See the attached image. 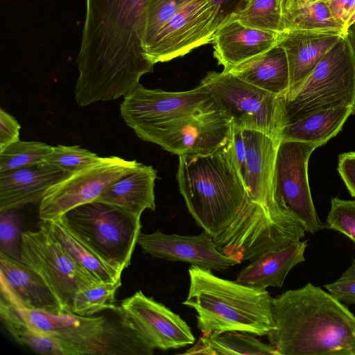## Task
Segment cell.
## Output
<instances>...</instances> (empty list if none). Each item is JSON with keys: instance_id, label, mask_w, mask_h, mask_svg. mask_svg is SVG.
I'll list each match as a JSON object with an SVG mask.
<instances>
[{"instance_id": "cell-40", "label": "cell", "mask_w": 355, "mask_h": 355, "mask_svg": "<svg viewBox=\"0 0 355 355\" xmlns=\"http://www.w3.org/2000/svg\"><path fill=\"white\" fill-rule=\"evenodd\" d=\"M331 17L342 25L346 32L348 23L355 12V0H323Z\"/></svg>"}, {"instance_id": "cell-42", "label": "cell", "mask_w": 355, "mask_h": 355, "mask_svg": "<svg viewBox=\"0 0 355 355\" xmlns=\"http://www.w3.org/2000/svg\"><path fill=\"white\" fill-rule=\"evenodd\" d=\"M347 36L355 49V22L347 28Z\"/></svg>"}, {"instance_id": "cell-37", "label": "cell", "mask_w": 355, "mask_h": 355, "mask_svg": "<svg viewBox=\"0 0 355 355\" xmlns=\"http://www.w3.org/2000/svg\"><path fill=\"white\" fill-rule=\"evenodd\" d=\"M324 288L337 300L355 304V259L340 278L324 285Z\"/></svg>"}, {"instance_id": "cell-17", "label": "cell", "mask_w": 355, "mask_h": 355, "mask_svg": "<svg viewBox=\"0 0 355 355\" xmlns=\"http://www.w3.org/2000/svg\"><path fill=\"white\" fill-rule=\"evenodd\" d=\"M242 135L245 148V182L250 198L279 216L295 220L273 196L272 177L279 142L259 130L242 129Z\"/></svg>"}, {"instance_id": "cell-38", "label": "cell", "mask_w": 355, "mask_h": 355, "mask_svg": "<svg viewBox=\"0 0 355 355\" xmlns=\"http://www.w3.org/2000/svg\"><path fill=\"white\" fill-rule=\"evenodd\" d=\"M21 126L17 119L3 108L0 109V151L19 140Z\"/></svg>"}, {"instance_id": "cell-13", "label": "cell", "mask_w": 355, "mask_h": 355, "mask_svg": "<svg viewBox=\"0 0 355 355\" xmlns=\"http://www.w3.org/2000/svg\"><path fill=\"white\" fill-rule=\"evenodd\" d=\"M220 28L213 0H191L159 31L144 55L153 64L183 56L211 43Z\"/></svg>"}, {"instance_id": "cell-16", "label": "cell", "mask_w": 355, "mask_h": 355, "mask_svg": "<svg viewBox=\"0 0 355 355\" xmlns=\"http://www.w3.org/2000/svg\"><path fill=\"white\" fill-rule=\"evenodd\" d=\"M137 244L153 257L180 261L202 268L224 271L239 263L222 253L212 237L203 231L195 236L166 234L160 230L150 234L140 233Z\"/></svg>"}, {"instance_id": "cell-30", "label": "cell", "mask_w": 355, "mask_h": 355, "mask_svg": "<svg viewBox=\"0 0 355 355\" xmlns=\"http://www.w3.org/2000/svg\"><path fill=\"white\" fill-rule=\"evenodd\" d=\"M284 0H250L247 6L232 20L260 30L282 33Z\"/></svg>"}, {"instance_id": "cell-22", "label": "cell", "mask_w": 355, "mask_h": 355, "mask_svg": "<svg viewBox=\"0 0 355 355\" xmlns=\"http://www.w3.org/2000/svg\"><path fill=\"white\" fill-rule=\"evenodd\" d=\"M307 241H294L286 246L268 252L250 261L238 274L236 281L266 289L282 288L289 271L305 261Z\"/></svg>"}, {"instance_id": "cell-27", "label": "cell", "mask_w": 355, "mask_h": 355, "mask_svg": "<svg viewBox=\"0 0 355 355\" xmlns=\"http://www.w3.org/2000/svg\"><path fill=\"white\" fill-rule=\"evenodd\" d=\"M285 32L289 31L340 33L345 28L331 17L323 0H284Z\"/></svg>"}, {"instance_id": "cell-23", "label": "cell", "mask_w": 355, "mask_h": 355, "mask_svg": "<svg viewBox=\"0 0 355 355\" xmlns=\"http://www.w3.org/2000/svg\"><path fill=\"white\" fill-rule=\"evenodd\" d=\"M157 171L142 163L134 171L110 184L95 200L106 202L141 216L155 210V182Z\"/></svg>"}, {"instance_id": "cell-18", "label": "cell", "mask_w": 355, "mask_h": 355, "mask_svg": "<svg viewBox=\"0 0 355 355\" xmlns=\"http://www.w3.org/2000/svg\"><path fill=\"white\" fill-rule=\"evenodd\" d=\"M1 297L21 307L64 313L42 277L21 261L0 253Z\"/></svg>"}, {"instance_id": "cell-19", "label": "cell", "mask_w": 355, "mask_h": 355, "mask_svg": "<svg viewBox=\"0 0 355 355\" xmlns=\"http://www.w3.org/2000/svg\"><path fill=\"white\" fill-rule=\"evenodd\" d=\"M282 33L260 30L230 21L216 31L211 42L214 55L223 71L258 55L276 46Z\"/></svg>"}, {"instance_id": "cell-39", "label": "cell", "mask_w": 355, "mask_h": 355, "mask_svg": "<svg viewBox=\"0 0 355 355\" xmlns=\"http://www.w3.org/2000/svg\"><path fill=\"white\" fill-rule=\"evenodd\" d=\"M337 171L350 195L355 198V151L339 155Z\"/></svg>"}, {"instance_id": "cell-8", "label": "cell", "mask_w": 355, "mask_h": 355, "mask_svg": "<svg viewBox=\"0 0 355 355\" xmlns=\"http://www.w3.org/2000/svg\"><path fill=\"white\" fill-rule=\"evenodd\" d=\"M233 125L263 132L280 141L283 96L267 92L230 72L209 71L201 80Z\"/></svg>"}, {"instance_id": "cell-35", "label": "cell", "mask_w": 355, "mask_h": 355, "mask_svg": "<svg viewBox=\"0 0 355 355\" xmlns=\"http://www.w3.org/2000/svg\"><path fill=\"white\" fill-rule=\"evenodd\" d=\"M15 209L0 211V253L21 261V223Z\"/></svg>"}, {"instance_id": "cell-25", "label": "cell", "mask_w": 355, "mask_h": 355, "mask_svg": "<svg viewBox=\"0 0 355 355\" xmlns=\"http://www.w3.org/2000/svg\"><path fill=\"white\" fill-rule=\"evenodd\" d=\"M355 114V107L342 106L320 110L283 127L280 141H295L320 147L342 130L347 119Z\"/></svg>"}, {"instance_id": "cell-14", "label": "cell", "mask_w": 355, "mask_h": 355, "mask_svg": "<svg viewBox=\"0 0 355 355\" xmlns=\"http://www.w3.org/2000/svg\"><path fill=\"white\" fill-rule=\"evenodd\" d=\"M232 129L231 120L220 108L165 123L141 139L178 156L207 155L227 144Z\"/></svg>"}, {"instance_id": "cell-12", "label": "cell", "mask_w": 355, "mask_h": 355, "mask_svg": "<svg viewBox=\"0 0 355 355\" xmlns=\"http://www.w3.org/2000/svg\"><path fill=\"white\" fill-rule=\"evenodd\" d=\"M139 162L117 156L72 173L52 185L39 203L42 220H53L69 210L95 200L110 184L135 169Z\"/></svg>"}, {"instance_id": "cell-9", "label": "cell", "mask_w": 355, "mask_h": 355, "mask_svg": "<svg viewBox=\"0 0 355 355\" xmlns=\"http://www.w3.org/2000/svg\"><path fill=\"white\" fill-rule=\"evenodd\" d=\"M21 261L36 271L58 299L64 313L71 312L79 291L101 282L79 266L52 234L48 222L22 232Z\"/></svg>"}, {"instance_id": "cell-31", "label": "cell", "mask_w": 355, "mask_h": 355, "mask_svg": "<svg viewBox=\"0 0 355 355\" xmlns=\"http://www.w3.org/2000/svg\"><path fill=\"white\" fill-rule=\"evenodd\" d=\"M121 285V279L114 283L98 282L75 295L71 312L83 315L92 316L105 310L116 311L115 295Z\"/></svg>"}, {"instance_id": "cell-29", "label": "cell", "mask_w": 355, "mask_h": 355, "mask_svg": "<svg viewBox=\"0 0 355 355\" xmlns=\"http://www.w3.org/2000/svg\"><path fill=\"white\" fill-rule=\"evenodd\" d=\"M0 317L6 329L15 341L36 353L45 355H78L76 349L66 343L31 329L1 303Z\"/></svg>"}, {"instance_id": "cell-33", "label": "cell", "mask_w": 355, "mask_h": 355, "mask_svg": "<svg viewBox=\"0 0 355 355\" xmlns=\"http://www.w3.org/2000/svg\"><path fill=\"white\" fill-rule=\"evenodd\" d=\"M191 0H148L142 40L144 53L162 27Z\"/></svg>"}, {"instance_id": "cell-34", "label": "cell", "mask_w": 355, "mask_h": 355, "mask_svg": "<svg viewBox=\"0 0 355 355\" xmlns=\"http://www.w3.org/2000/svg\"><path fill=\"white\" fill-rule=\"evenodd\" d=\"M96 153L79 146L57 145L42 162L63 171L75 173L103 159Z\"/></svg>"}, {"instance_id": "cell-5", "label": "cell", "mask_w": 355, "mask_h": 355, "mask_svg": "<svg viewBox=\"0 0 355 355\" xmlns=\"http://www.w3.org/2000/svg\"><path fill=\"white\" fill-rule=\"evenodd\" d=\"M0 303L33 331L67 343L78 355L153 354L154 349L127 327L119 315L117 320H110L103 315L83 316L72 312L54 313L24 308L3 298Z\"/></svg>"}, {"instance_id": "cell-24", "label": "cell", "mask_w": 355, "mask_h": 355, "mask_svg": "<svg viewBox=\"0 0 355 355\" xmlns=\"http://www.w3.org/2000/svg\"><path fill=\"white\" fill-rule=\"evenodd\" d=\"M225 72L279 96H284L290 87L286 54L278 44Z\"/></svg>"}, {"instance_id": "cell-44", "label": "cell", "mask_w": 355, "mask_h": 355, "mask_svg": "<svg viewBox=\"0 0 355 355\" xmlns=\"http://www.w3.org/2000/svg\"><path fill=\"white\" fill-rule=\"evenodd\" d=\"M248 3L250 1V0H245Z\"/></svg>"}, {"instance_id": "cell-2", "label": "cell", "mask_w": 355, "mask_h": 355, "mask_svg": "<svg viewBox=\"0 0 355 355\" xmlns=\"http://www.w3.org/2000/svg\"><path fill=\"white\" fill-rule=\"evenodd\" d=\"M176 178L196 224L212 237L222 253L241 263L251 198L235 159L232 135L212 153L179 155Z\"/></svg>"}, {"instance_id": "cell-15", "label": "cell", "mask_w": 355, "mask_h": 355, "mask_svg": "<svg viewBox=\"0 0 355 355\" xmlns=\"http://www.w3.org/2000/svg\"><path fill=\"white\" fill-rule=\"evenodd\" d=\"M116 311L123 322L154 349H178L195 343L191 328L179 315L141 291L122 300Z\"/></svg>"}, {"instance_id": "cell-10", "label": "cell", "mask_w": 355, "mask_h": 355, "mask_svg": "<svg viewBox=\"0 0 355 355\" xmlns=\"http://www.w3.org/2000/svg\"><path fill=\"white\" fill-rule=\"evenodd\" d=\"M219 109L214 97L200 83L184 92L149 89L139 84L120 104L122 119L140 139L165 123Z\"/></svg>"}, {"instance_id": "cell-11", "label": "cell", "mask_w": 355, "mask_h": 355, "mask_svg": "<svg viewBox=\"0 0 355 355\" xmlns=\"http://www.w3.org/2000/svg\"><path fill=\"white\" fill-rule=\"evenodd\" d=\"M318 147L306 142L280 141L272 177L275 202L311 234L324 227L312 200L308 178L309 160Z\"/></svg>"}, {"instance_id": "cell-32", "label": "cell", "mask_w": 355, "mask_h": 355, "mask_svg": "<svg viewBox=\"0 0 355 355\" xmlns=\"http://www.w3.org/2000/svg\"><path fill=\"white\" fill-rule=\"evenodd\" d=\"M52 150V146L41 141L14 142L0 151V173L40 164Z\"/></svg>"}, {"instance_id": "cell-43", "label": "cell", "mask_w": 355, "mask_h": 355, "mask_svg": "<svg viewBox=\"0 0 355 355\" xmlns=\"http://www.w3.org/2000/svg\"><path fill=\"white\" fill-rule=\"evenodd\" d=\"M354 22H355V12L352 15V17H351L349 23H348L347 28Z\"/></svg>"}, {"instance_id": "cell-28", "label": "cell", "mask_w": 355, "mask_h": 355, "mask_svg": "<svg viewBox=\"0 0 355 355\" xmlns=\"http://www.w3.org/2000/svg\"><path fill=\"white\" fill-rule=\"evenodd\" d=\"M46 221L55 238L72 259L98 281L114 283L121 279L122 272L114 268L101 259L77 238L60 218Z\"/></svg>"}, {"instance_id": "cell-36", "label": "cell", "mask_w": 355, "mask_h": 355, "mask_svg": "<svg viewBox=\"0 0 355 355\" xmlns=\"http://www.w3.org/2000/svg\"><path fill=\"white\" fill-rule=\"evenodd\" d=\"M327 226L345 234L355 243V200L331 198Z\"/></svg>"}, {"instance_id": "cell-6", "label": "cell", "mask_w": 355, "mask_h": 355, "mask_svg": "<svg viewBox=\"0 0 355 355\" xmlns=\"http://www.w3.org/2000/svg\"><path fill=\"white\" fill-rule=\"evenodd\" d=\"M355 107V49L347 35L283 96L284 126L312 113Z\"/></svg>"}, {"instance_id": "cell-4", "label": "cell", "mask_w": 355, "mask_h": 355, "mask_svg": "<svg viewBox=\"0 0 355 355\" xmlns=\"http://www.w3.org/2000/svg\"><path fill=\"white\" fill-rule=\"evenodd\" d=\"M189 288L182 304L197 313L203 334L238 331L257 336L275 328L272 299L264 288L216 276L210 269L191 266Z\"/></svg>"}, {"instance_id": "cell-20", "label": "cell", "mask_w": 355, "mask_h": 355, "mask_svg": "<svg viewBox=\"0 0 355 355\" xmlns=\"http://www.w3.org/2000/svg\"><path fill=\"white\" fill-rule=\"evenodd\" d=\"M72 173L44 162L0 173V211L40 203L52 185Z\"/></svg>"}, {"instance_id": "cell-3", "label": "cell", "mask_w": 355, "mask_h": 355, "mask_svg": "<svg viewBox=\"0 0 355 355\" xmlns=\"http://www.w3.org/2000/svg\"><path fill=\"white\" fill-rule=\"evenodd\" d=\"M274 329L267 335L277 355H355V315L308 283L272 299Z\"/></svg>"}, {"instance_id": "cell-21", "label": "cell", "mask_w": 355, "mask_h": 355, "mask_svg": "<svg viewBox=\"0 0 355 355\" xmlns=\"http://www.w3.org/2000/svg\"><path fill=\"white\" fill-rule=\"evenodd\" d=\"M345 35L340 33L297 31L282 33L277 44L284 50L288 60V90L302 82Z\"/></svg>"}, {"instance_id": "cell-26", "label": "cell", "mask_w": 355, "mask_h": 355, "mask_svg": "<svg viewBox=\"0 0 355 355\" xmlns=\"http://www.w3.org/2000/svg\"><path fill=\"white\" fill-rule=\"evenodd\" d=\"M182 354L277 355V352L271 344L263 343L252 334L225 331L203 334Z\"/></svg>"}, {"instance_id": "cell-1", "label": "cell", "mask_w": 355, "mask_h": 355, "mask_svg": "<svg viewBox=\"0 0 355 355\" xmlns=\"http://www.w3.org/2000/svg\"><path fill=\"white\" fill-rule=\"evenodd\" d=\"M148 0H86L76 62L75 100L81 107L125 96L153 71L142 40Z\"/></svg>"}, {"instance_id": "cell-41", "label": "cell", "mask_w": 355, "mask_h": 355, "mask_svg": "<svg viewBox=\"0 0 355 355\" xmlns=\"http://www.w3.org/2000/svg\"><path fill=\"white\" fill-rule=\"evenodd\" d=\"M218 8L220 27L245 8V0H213Z\"/></svg>"}, {"instance_id": "cell-7", "label": "cell", "mask_w": 355, "mask_h": 355, "mask_svg": "<svg viewBox=\"0 0 355 355\" xmlns=\"http://www.w3.org/2000/svg\"><path fill=\"white\" fill-rule=\"evenodd\" d=\"M101 259L123 272L141 233V216L98 200L78 205L60 218Z\"/></svg>"}]
</instances>
